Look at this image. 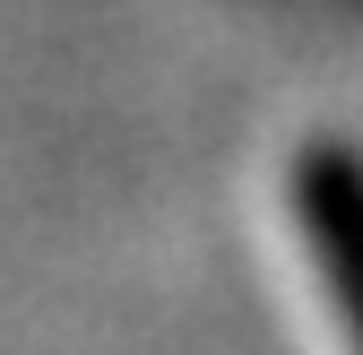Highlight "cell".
<instances>
[{
  "label": "cell",
  "mask_w": 363,
  "mask_h": 355,
  "mask_svg": "<svg viewBox=\"0 0 363 355\" xmlns=\"http://www.w3.org/2000/svg\"><path fill=\"white\" fill-rule=\"evenodd\" d=\"M294 208H303V234H311V260L346 312V338L363 355V165L346 148H311L294 165Z\"/></svg>",
  "instance_id": "obj_1"
}]
</instances>
